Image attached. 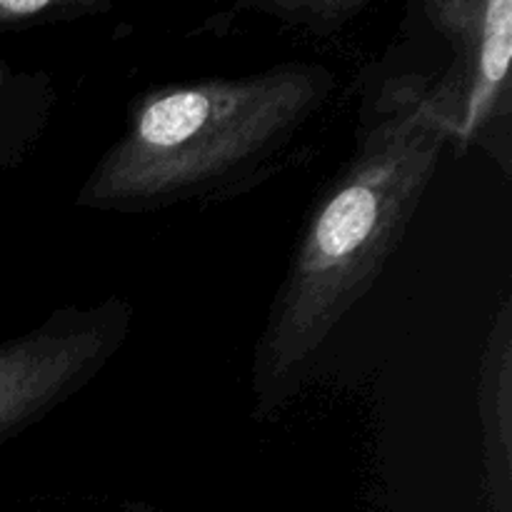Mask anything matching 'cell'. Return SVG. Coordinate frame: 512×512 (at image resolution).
Returning a JSON list of instances; mask_svg holds the SVG:
<instances>
[{"instance_id": "5", "label": "cell", "mask_w": 512, "mask_h": 512, "mask_svg": "<svg viewBox=\"0 0 512 512\" xmlns=\"http://www.w3.org/2000/svg\"><path fill=\"white\" fill-rule=\"evenodd\" d=\"M485 470L508 495L512 470V308L503 303L480 368Z\"/></svg>"}, {"instance_id": "3", "label": "cell", "mask_w": 512, "mask_h": 512, "mask_svg": "<svg viewBox=\"0 0 512 512\" xmlns=\"http://www.w3.org/2000/svg\"><path fill=\"white\" fill-rule=\"evenodd\" d=\"M133 305L108 298L63 308L28 333L0 343V445L48 418L123 348Z\"/></svg>"}, {"instance_id": "2", "label": "cell", "mask_w": 512, "mask_h": 512, "mask_svg": "<svg viewBox=\"0 0 512 512\" xmlns=\"http://www.w3.org/2000/svg\"><path fill=\"white\" fill-rule=\"evenodd\" d=\"M333 88L323 65L283 63L158 90L135 105L78 205L145 213L233 193L293 148Z\"/></svg>"}, {"instance_id": "1", "label": "cell", "mask_w": 512, "mask_h": 512, "mask_svg": "<svg viewBox=\"0 0 512 512\" xmlns=\"http://www.w3.org/2000/svg\"><path fill=\"white\" fill-rule=\"evenodd\" d=\"M448 143L423 75H398L368 100L353 158L315 205L260 333V413L293 393L320 345L380 278Z\"/></svg>"}, {"instance_id": "4", "label": "cell", "mask_w": 512, "mask_h": 512, "mask_svg": "<svg viewBox=\"0 0 512 512\" xmlns=\"http://www.w3.org/2000/svg\"><path fill=\"white\" fill-rule=\"evenodd\" d=\"M430 23L453 48V63L440 78H428L435 110L450 140H485L493 125L510 118L512 3L510 0H450L428 3Z\"/></svg>"}, {"instance_id": "7", "label": "cell", "mask_w": 512, "mask_h": 512, "mask_svg": "<svg viewBox=\"0 0 512 512\" xmlns=\"http://www.w3.org/2000/svg\"><path fill=\"white\" fill-rule=\"evenodd\" d=\"M18 80L5 78L0 73V168L5 165V160L13 155V135H10V120H13V108H15V90H18Z\"/></svg>"}, {"instance_id": "6", "label": "cell", "mask_w": 512, "mask_h": 512, "mask_svg": "<svg viewBox=\"0 0 512 512\" xmlns=\"http://www.w3.org/2000/svg\"><path fill=\"white\" fill-rule=\"evenodd\" d=\"M75 10L88 13L90 3H68V0H0V30L23 28L40 20L68 18Z\"/></svg>"}]
</instances>
